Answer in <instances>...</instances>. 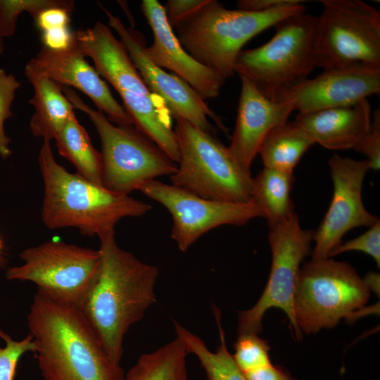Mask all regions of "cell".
<instances>
[{"label":"cell","instance_id":"obj_16","mask_svg":"<svg viewBox=\"0 0 380 380\" xmlns=\"http://www.w3.org/2000/svg\"><path fill=\"white\" fill-rule=\"evenodd\" d=\"M380 92V68L362 65L324 71L305 79L275 101L290 102L300 114L354 104Z\"/></svg>","mask_w":380,"mask_h":380},{"label":"cell","instance_id":"obj_17","mask_svg":"<svg viewBox=\"0 0 380 380\" xmlns=\"http://www.w3.org/2000/svg\"><path fill=\"white\" fill-rule=\"evenodd\" d=\"M141 10L153 34V42L146 50L158 67L166 68L193 88L205 101L219 96L226 79L202 65L181 45L157 0H143Z\"/></svg>","mask_w":380,"mask_h":380},{"label":"cell","instance_id":"obj_22","mask_svg":"<svg viewBox=\"0 0 380 380\" xmlns=\"http://www.w3.org/2000/svg\"><path fill=\"white\" fill-rule=\"evenodd\" d=\"M34 94L30 103L34 112L30 121L31 133L43 141L55 140L74 108L63 91V87L46 77H30Z\"/></svg>","mask_w":380,"mask_h":380},{"label":"cell","instance_id":"obj_14","mask_svg":"<svg viewBox=\"0 0 380 380\" xmlns=\"http://www.w3.org/2000/svg\"><path fill=\"white\" fill-rule=\"evenodd\" d=\"M333 196L329 209L316 232L312 259L329 258L342 238L357 227H370L379 219L365 207L362 190L369 170L367 160H355L334 154L329 160Z\"/></svg>","mask_w":380,"mask_h":380},{"label":"cell","instance_id":"obj_1","mask_svg":"<svg viewBox=\"0 0 380 380\" xmlns=\"http://www.w3.org/2000/svg\"><path fill=\"white\" fill-rule=\"evenodd\" d=\"M115 235L99 238L100 273L79 310L110 357L120 364L125 334L156 300L159 271L119 247Z\"/></svg>","mask_w":380,"mask_h":380},{"label":"cell","instance_id":"obj_25","mask_svg":"<svg viewBox=\"0 0 380 380\" xmlns=\"http://www.w3.org/2000/svg\"><path fill=\"white\" fill-rule=\"evenodd\" d=\"M293 182V173L265 167L253 177L251 201L262 210L268 225L285 220L295 213L291 198Z\"/></svg>","mask_w":380,"mask_h":380},{"label":"cell","instance_id":"obj_35","mask_svg":"<svg viewBox=\"0 0 380 380\" xmlns=\"http://www.w3.org/2000/svg\"><path fill=\"white\" fill-rule=\"evenodd\" d=\"M70 13L61 8H50L42 11L34 19V21L41 32L56 28L70 27Z\"/></svg>","mask_w":380,"mask_h":380},{"label":"cell","instance_id":"obj_31","mask_svg":"<svg viewBox=\"0 0 380 380\" xmlns=\"http://www.w3.org/2000/svg\"><path fill=\"white\" fill-rule=\"evenodd\" d=\"M20 85L14 75L0 67V157L3 159L11 154V139L6 134L4 123L13 116L11 106Z\"/></svg>","mask_w":380,"mask_h":380},{"label":"cell","instance_id":"obj_9","mask_svg":"<svg viewBox=\"0 0 380 380\" xmlns=\"http://www.w3.org/2000/svg\"><path fill=\"white\" fill-rule=\"evenodd\" d=\"M315 42L316 67L380 68V11L361 0H322Z\"/></svg>","mask_w":380,"mask_h":380},{"label":"cell","instance_id":"obj_11","mask_svg":"<svg viewBox=\"0 0 380 380\" xmlns=\"http://www.w3.org/2000/svg\"><path fill=\"white\" fill-rule=\"evenodd\" d=\"M313 235V231L302 228L296 213L285 220L269 225L268 241L272 251L270 277L255 305L240 312L239 334H259L265 312L277 308L286 313L297 340L301 338L302 332L294 316V294L301 264L312 253Z\"/></svg>","mask_w":380,"mask_h":380},{"label":"cell","instance_id":"obj_27","mask_svg":"<svg viewBox=\"0 0 380 380\" xmlns=\"http://www.w3.org/2000/svg\"><path fill=\"white\" fill-rule=\"evenodd\" d=\"M188 353L179 339L141 355L124 380H188Z\"/></svg>","mask_w":380,"mask_h":380},{"label":"cell","instance_id":"obj_5","mask_svg":"<svg viewBox=\"0 0 380 380\" xmlns=\"http://www.w3.org/2000/svg\"><path fill=\"white\" fill-rule=\"evenodd\" d=\"M174 128L179 150L172 184L203 198L245 203L251 201L253 177L213 133L182 119Z\"/></svg>","mask_w":380,"mask_h":380},{"label":"cell","instance_id":"obj_10","mask_svg":"<svg viewBox=\"0 0 380 380\" xmlns=\"http://www.w3.org/2000/svg\"><path fill=\"white\" fill-rule=\"evenodd\" d=\"M19 257L23 263L7 270L8 279L32 282L37 292L78 308L101 267L99 249L55 240L27 248Z\"/></svg>","mask_w":380,"mask_h":380},{"label":"cell","instance_id":"obj_20","mask_svg":"<svg viewBox=\"0 0 380 380\" xmlns=\"http://www.w3.org/2000/svg\"><path fill=\"white\" fill-rule=\"evenodd\" d=\"M372 110L367 99L352 105L298 113L295 122L329 150L353 149L369 129Z\"/></svg>","mask_w":380,"mask_h":380},{"label":"cell","instance_id":"obj_33","mask_svg":"<svg viewBox=\"0 0 380 380\" xmlns=\"http://www.w3.org/2000/svg\"><path fill=\"white\" fill-rule=\"evenodd\" d=\"M354 151L364 154L369 170L380 168V110L376 109L372 115L370 127L365 136L355 146Z\"/></svg>","mask_w":380,"mask_h":380},{"label":"cell","instance_id":"obj_8","mask_svg":"<svg viewBox=\"0 0 380 380\" xmlns=\"http://www.w3.org/2000/svg\"><path fill=\"white\" fill-rule=\"evenodd\" d=\"M369 298L368 286L349 263L330 258L312 259L301 265L296 280V324L306 334L334 327Z\"/></svg>","mask_w":380,"mask_h":380},{"label":"cell","instance_id":"obj_2","mask_svg":"<svg viewBox=\"0 0 380 380\" xmlns=\"http://www.w3.org/2000/svg\"><path fill=\"white\" fill-rule=\"evenodd\" d=\"M27 325L44 380L125 379L78 308L37 292Z\"/></svg>","mask_w":380,"mask_h":380},{"label":"cell","instance_id":"obj_26","mask_svg":"<svg viewBox=\"0 0 380 380\" xmlns=\"http://www.w3.org/2000/svg\"><path fill=\"white\" fill-rule=\"evenodd\" d=\"M58 152L71 163L78 175L102 184V158L75 113L55 139Z\"/></svg>","mask_w":380,"mask_h":380},{"label":"cell","instance_id":"obj_21","mask_svg":"<svg viewBox=\"0 0 380 380\" xmlns=\"http://www.w3.org/2000/svg\"><path fill=\"white\" fill-rule=\"evenodd\" d=\"M118 93L134 126L177 163L178 146L171 115L164 100L156 94L146 96L125 91Z\"/></svg>","mask_w":380,"mask_h":380},{"label":"cell","instance_id":"obj_7","mask_svg":"<svg viewBox=\"0 0 380 380\" xmlns=\"http://www.w3.org/2000/svg\"><path fill=\"white\" fill-rule=\"evenodd\" d=\"M63 91L74 109L89 116L98 133L103 186L129 195L144 183L170 176L176 171V163L134 125L113 124L103 113L87 105L72 88L63 87Z\"/></svg>","mask_w":380,"mask_h":380},{"label":"cell","instance_id":"obj_39","mask_svg":"<svg viewBox=\"0 0 380 380\" xmlns=\"http://www.w3.org/2000/svg\"><path fill=\"white\" fill-rule=\"evenodd\" d=\"M4 51V38L0 33V56L3 54Z\"/></svg>","mask_w":380,"mask_h":380},{"label":"cell","instance_id":"obj_3","mask_svg":"<svg viewBox=\"0 0 380 380\" xmlns=\"http://www.w3.org/2000/svg\"><path fill=\"white\" fill-rule=\"evenodd\" d=\"M38 161L44 183L41 217L49 229L72 227L101 238L115 232L122 219L151 210L147 203L68 171L56 161L51 141H43Z\"/></svg>","mask_w":380,"mask_h":380},{"label":"cell","instance_id":"obj_37","mask_svg":"<svg viewBox=\"0 0 380 380\" xmlns=\"http://www.w3.org/2000/svg\"><path fill=\"white\" fill-rule=\"evenodd\" d=\"M244 375L246 380H295L286 371L272 364Z\"/></svg>","mask_w":380,"mask_h":380},{"label":"cell","instance_id":"obj_29","mask_svg":"<svg viewBox=\"0 0 380 380\" xmlns=\"http://www.w3.org/2000/svg\"><path fill=\"white\" fill-rule=\"evenodd\" d=\"M268 343L258 334H241L234 344L233 359L243 373L267 367L272 364Z\"/></svg>","mask_w":380,"mask_h":380},{"label":"cell","instance_id":"obj_4","mask_svg":"<svg viewBox=\"0 0 380 380\" xmlns=\"http://www.w3.org/2000/svg\"><path fill=\"white\" fill-rule=\"evenodd\" d=\"M303 3L263 11L228 9L220 1L208 2L175 28L181 45L202 65L224 79L232 77L243 46L285 18L305 12Z\"/></svg>","mask_w":380,"mask_h":380},{"label":"cell","instance_id":"obj_32","mask_svg":"<svg viewBox=\"0 0 380 380\" xmlns=\"http://www.w3.org/2000/svg\"><path fill=\"white\" fill-rule=\"evenodd\" d=\"M350 251H362L370 255L380 265V220L359 236L341 243L330 253L329 258Z\"/></svg>","mask_w":380,"mask_h":380},{"label":"cell","instance_id":"obj_28","mask_svg":"<svg viewBox=\"0 0 380 380\" xmlns=\"http://www.w3.org/2000/svg\"><path fill=\"white\" fill-rule=\"evenodd\" d=\"M61 8L71 13L75 8L72 0H0V33L3 38L15 34L18 17L28 13L33 20L44 10Z\"/></svg>","mask_w":380,"mask_h":380},{"label":"cell","instance_id":"obj_38","mask_svg":"<svg viewBox=\"0 0 380 380\" xmlns=\"http://www.w3.org/2000/svg\"><path fill=\"white\" fill-rule=\"evenodd\" d=\"M363 280L368 286L369 291L371 288L375 291H377V286H379V274L378 273H369Z\"/></svg>","mask_w":380,"mask_h":380},{"label":"cell","instance_id":"obj_13","mask_svg":"<svg viewBox=\"0 0 380 380\" xmlns=\"http://www.w3.org/2000/svg\"><path fill=\"white\" fill-rule=\"evenodd\" d=\"M99 6L106 14L108 25L119 35L141 78L153 94L164 100L172 117L182 119L208 132L215 127L208 118L228 135V129L222 119L206 104L198 93L187 83L174 74L167 73L156 65L146 53L144 36L132 27H127L121 20L103 5Z\"/></svg>","mask_w":380,"mask_h":380},{"label":"cell","instance_id":"obj_23","mask_svg":"<svg viewBox=\"0 0 380 380\" xmlns=\"http://www.w3.org/2000/svg\"><path fill=\"white\" fill-rule=\"evenodd\" d=\"M213 308L220 337V344L215 352L211 351L199 336L174 321L177 338L183 343L188 354L191 353L198 358L208 380H246L227 349L220 311L215 306Z\"/></svg>","mask_w":380,"mask_h":380},{"label":"cell","instance_id":"obj_34","mask_svg":"<svg viewBox=\"0 0 380 380\" xmlns=\"http://www.w3.org/2000/svg\"><path fill=\"white\" fill-rule=\"evenodd\" d=\"M208 0H168L163 6L172 27L191 17L200 10Z\"/></svg>","mask_w":380,"mask_h":380},{"label":"cell","instance_id":"obj_36","mask_svg":"<svg viewBox=\"0 0 380 380\" xmlns=\"http://www.w3.org/2000/svg\"><path fill=\"white\" fill-rule=\"evenodd\" d=\"M303 2L302 0H239L236 6L243 11L263 12Z\"/></svg>","mask_w":380,"mask_h":380},{"label":"cell","instance_id":"obj_18","mask_svg":"<svg viewBox=\"0 0 380 380\" xmlns=\"http://www.w3.org/2000/svg\"><path fill=\"white\" fill-rule=\"evenodd\" d=\"M241 80V92L235 127L228 148L245 168L250 167L258 154L267 134L288 121L294 111L290 102L271 100L244 76Z\"/></svg>","mask_w":380,"mask_h":380},{"label":"cell","instance_id":"obj_19","mask_svg":"<svg viewBox=\"0 0 380 380\" xmlns=\"http://www.w3.org/2000/svg\"><path fill=\"white\" fill-rule=\"evenodd\" d=\"M75 44L90 58L98 74L118 91L153 96L132 62L125 46L110 27L96 22L93 27L74 32Z\"/></svg>","mask_w":380,"mask_h":380},{"label":"cell","instance_id":"obj_40","mask_svg":"<svg viewBox=\"0 0 380 380\" xmlns=\"http://www.w3.org/2000/svg\"><path fill=\"white\" fill-rule=\"evenodd\" d=\"M3 250H4V243L3 241L0 236V261L2 259V254H3Z\"/></svg>","mask_w":380,"mask_h":380},{"label":"cell","instance_id":"obj_15","mask_svg":"<svg viewBox=\"0 0 380 380\" xmlns=\"http://www.w3.org/2000/svg\"><path fill=\"white\" fill-rule=\"evenodd\" d=\"M75 44L63 50H52L42 46L26 64L25 75L46 77L63 87H74L87 95L97 110L118 125H134L124 108L114 98L107 84L96 69L85 59Z\"/></svg>","mask_w":380,"mask_h":380},{"label":"cell","instance_id":"obj_30","mask_svg":"<svg viewBox=\"0 0 380 380\" xmlns=\"http://www.w3.org/2000/svg\"><path fill=\"white\" fill-rule=\"evenodd\" d=\"M34 350V343L30 334L20 340H14L0 329V380H14L20 357Z\"/></svg>","mask_w":380,"mask_h":380},{"label":"cell","instance_id":"obj_6","mask_svg":"<svg viewBox=\"0 0 380 380\" xmlns=\"http://www.w3.org/2000/svg\"><path fill=\"white\" fill-rule=\"evenodd\" d=\"M317 21V16L305 11L280 20L270 40L239 53L234 73L246 77L266 97L276 100L316 68Z\"/></svg>","mask_w":380,"mask_h":380},{"label":"cell","instance_id":"obj_12","mask_svg":"<svg viewBox=\"0 0 380 380\" xmlns=\"http://www.w3.org/2000/svg\"><path fill=\"white\" fill-rule=\"evenodd\" d=\"M163 205L172 219L171 238L185 252L200 237L222 225L242 226L264 214L253 201L223 202L203 198L173 184L150 180L139 189Z\"/></svg>","mask_w":380,"mask_h":380},{"label":"cell","instance_id":"obj_24","mask_svg":"<svg viewBox=\"0 0 380 380\" xmlns=\"http://www.w3.org/2000/svg\"><path fill=\"white\" fill-rule=\"evenodd\" d=\"M313 144L312 138L295 121H286L267 134L258 154L264 167L293 173L303 155Z\"/></svg>","mask_w":380,"mask_h":380}]
</instances>
